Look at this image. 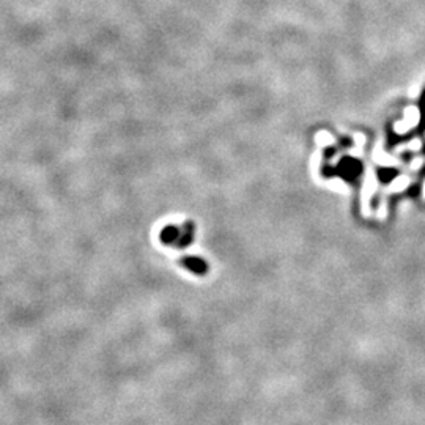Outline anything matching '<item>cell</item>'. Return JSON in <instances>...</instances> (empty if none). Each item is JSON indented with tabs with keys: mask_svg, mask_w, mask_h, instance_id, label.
<instances>
[{
	"mask_svg": "<svg viewBox=\"0 0 425 425\" xmlns=\"http://www.w3.org/2000/svg\"><path fill=\"white\" fill-rule=\"evenodd\" d=\"M361 170H362L361 162H357L356 159H350V158L346 161H342L340 167H339V172L342 173V177L348 180H354L356 177H359Z\"/></svg>",
	"mask_w": 425,
	"mask_h": 425,
	"instance_id": "1",
	"label": "cell"
},
{
	"mask_svg": "<svg viewBox=\"0 0 425 425\" xmlns=\"http://www.w3.org/2000/svg\"><path fill=\"white\" fill-rule=\"evenodd\" d=\"M181 265L186 268V269H189L191 272H195V274H200V276H203L206 271H208V265L205 263V261L202 260V258H199V257H188V258H184L183 261H181Z\"/></svg>",
	"mask_w": 425,
	"mask_h": 425,
	"instance_id": "2",
	"label": "cell"
},
{
	"mask_svg": "<svg viewBox=\"0 0 425 425\" xmlns=\"http://www.w3.org/2000/svg\"><path fill=\"white\" fill-rule=\"evenodd\" d=\"M180 233L181 230H178L175 225H167L166 228H162V232H161V243L177 244L180 239Z\"/></svg>",
	"mask_w": 425,
	"mask_h": 425,
	"instance_id": "3",
	"label": "cell"
},
{
	"mask_svg": "<svg viewBox=\"0 0 425 425\" xmlns=\"http://www.w3.org/2000/svg\"><path fill=\"white\" fill-rule=\"evenodd\" d=\"M192 239H194V225L191 222H186L181 228L180 239H178L177 246L178 247H186L192 243Z\"/></svg>",
	"mask_w": 425,
	"mask_h": 425,
	"instance_id": "4",
	"label": "cell"
},
{
	"mask_svg": "<svg viewBox=\"0 0 425 425\" xmlns=\"http://www.w3.org/2000/svg\"><path fill=\"white\" fill-rule=\"evenodd\" d=\"M395 177H397V170H394V169L384 167V169L378 170V178H379L381 183H390Z\"/></svg>",
	"mask_w": 425,
	"mask_h": 425,
	"instance_id": "5",
	"label": "cell"
},
{
	"mask_svg": "<svg viewBox=\"0 0 425 425\" xmlns=\"http://www.w3.org/2000/svg\"><path fill=\"white\" fill-rule=\"evenodd\" d=\"M419 131H425V90L422 92L420 96V123H419Z\"/></svg>",
	"mask_w": 425,
	"mask_h": 425,
	"instance_id": "6",
	"label": "cell"
},
{
	"mask_svg": "<svg viewBox=\"0 0 425 425\" xmlns=\"http://www.w3.org/2000/svg\"><path fill=\"white\" fill-rule=\"evenodd\" d=\"M419 192H420V189H419L417 184H416V186L409 188V191H408V194L411 195V197H416V195H419Z\"/></svg>",
	"mask_w": 425,
	"mask_h": 425,
	"instance_id": "7",
	"label": "cell"
}]
</instances>
